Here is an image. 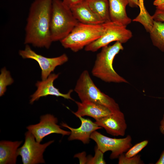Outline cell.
Segmentation results:
<instances>
[{"instance_id":"d4e9b609","label":"cell","mask_w":164,"mask_h":164,"mask_svg":"<svg viewBox=\"0 0 164 164\" xmlns=\"http://www.w3.org/2000/svg\"><path fill=\"white\" fill-rule=\"evenodd\" d=\"M152 16L154 21L164 22V9L156 8Z\"/></svg>"},{"instance_id":"4fadbf2b","label":"cell","mask_w":164,"mask_h":164,"mask_svg":"<svg viewBox=\"0 0 164 164\" xmlns=\"http://www.w3.org/2000/svg\"><path fill=\"white\" fill-rule=\"evenodd\" d=\"M81 121L80 126L77 128L70 127L67 124L62 122L61 125L63 127L70 130L71 133L68 138L69 141L78 140L84 144H88L90 141L92 133L97 130L102 128L88 118L82 117H77Z\"/></svg>"},{"instance_id":"ba28073f","label":"cell","mask_w":164,"mask_h":164,"mask_svg":"<svg viewBox=\"0 0 164 164\" xmlns=\"http://www.w3.org/2000/svg\"><path fill=\"white\" fill-rule=\"evenodd\" d=\"M50 141L43 144L36 141L34 136L29 131L25 134V141L23 145L18 150L23 164L45 163L43 153L46 148L54 142Z\"/></svg>"},{"instance_id":"ac0fdd59","label":"cell","mask_w":164,"mask_h":164,"mask_svg":"<svg viewBox=\"0 0 164 164\" xmlns=\"http://www.w3.org/2000/svg\"><path fill=\"white\" fill-rule=\"evenodd\" d=\"M91 10L104 23L111 21L108 0H84Z\"/></svg>"},{"instance_id":"277c9868","label":"cell","mask_w":164,"mask_h":164,"mask_svg":"<svg viewBox=\"0 0 164 164\" xmlns=\"http://www.w3.org/2000/svg\"><path fill=\"white\" fill-rule=\"evenodd\" d=\"M81 101H89L104 106L112 113L120 111L114 100L102 92L97 87L87 70H84L78 78L74 89Z\"/></svg>"},{"instance_id":"7c38bea8","label":"cell","mask_w":164,"mask_h":164,"mask_svg":"<svg viewBox=\"0 0 164 164\" xmlns=\"http://www.w3.org/2000/svg\"><path fill=\"white\" fill-rule=\"evenodd\" d=\"M59 74V73H51L46 80L37 82L36 84L37 89L30 96L31 99L30 103L31 104H33L35 101L38 100L41 97L49 95L61 97L65 99L74 101L71 97V94L73 90H70L67 93L64 94L61 93L58 89L54 86L53 82L58 77Z\"/></svg>"},{"instance_id":"52a82bcc","label":"cell","mask_w":164,"mask_h":164,"mask_svg":"<svg viewBox=\"0 0 164 164\" xmlns=\"http://www.w3.org/2000/svg\"><path fill=\"white\" fill-rule=\"evenodd\" d=\"M91 139L97 144V147L102 153L111 151L110 158L111 159L118 158L132 146V138L129 135L123 138L108 137L95 131L91 136Z\"/></svg>"},{"instance_id":"484cf974","label":"cell","mask_w":164,"mask_h":164,"mask_svg":"<svg viewBox=\"0 0 164 164\" xmlns=\"http://www.w3.org/2000/svg\"><path fill=\"white\" fill-rule=\"evenodd\" d=\"M83 0H62L63 3L70 8Z\"/></svg>"},{"instance_id":"9a60e30c","label":"cell","mask_w":164,"mask_h":164,"mask_svg":"<svg viewBox=\"0 0 164 164\" xmlns=\"http://www.w3.org/2000/svg\"><path fill=\"white\" fill-rule=\"evenodd\" d=\"M70 9L73 16L79 22L89 25H100L104 23L91 10L84 0Z\"/></svg>"},{"instance_id":"44dd1931","label":"cell","mask_w":164,"mask_h":164,"mask_svg":"<svg viewBox=\"0 0 164 164\" xmlns=\"http://www.w3.org/2000/svg\"><path fill=\"white\" fill-rule=\"evenodd\" d=\"M0 74V96L3 95L6 90V87L11 84L14 81L10 72L5 67L2 69Z\"/></svg>"},{"instance_id":"5b68a950","label":"cell","mask_w":164,"mask_h":164,"mask_svg":"<svg viewBox=\"0 0 164 164\" xmlns=\"http://www.w3.org/2000/svg\"><path fill=\"white\" fill-rule=\"evenodd\" d=\"M104 31L103 24L89 25L78 22L69 34L60 41L64 48L76 52L99 38Z\"/></svg>"},{"instance_id":"7a4b0ae2","label":"cell","mask_w":164,"mask_h":164,"mask_svg":"<svg viewBox=\"0 0 164 164\" xmlns=\"http://www.w3.org/2000/svg\"><path fill=\"white\" fill-rule=\"evenodd\" d=\"M122 44L116 42L112 45H107L101 48V51L97 55L92 70L93 76L106 82L128 83L115 71L113 66L115 57L124 49Z\"/></svg>"},{"instance_id":"8fae6325","label":"cell","mask_w":164,"mask_h":164,"mask_svg":"<svg viewBox=\"0 0 164 164\" xmlns=\"http://www.w3.org/2000/svg\"><path fill=\"white\" fill-rule=\"evenodd\" d=\"M95 122L114 136H124L127 128L124 114L121 111L95 120Z\"/></svg>"},{"instance_id":"f1b7e54d","label":"cell","mask_w":164,"mask_h":164,"mask_svg":"<svg viewBox=\"0 0 164 164\" xmlns=\"http://www.w3.org/2000/svg\"><path fill=\"white\" fill-rule=\"evenodd\" d=\"M156 164H164V150L162 152Z\"/></svg>"},{"instance_id":"603a6c76","label":"cell","mask_w":164,"mask_h":164,"mask_svg":"<svg viewBox=\"0 0 164 164\" xmlns=\"http://www.w3.org/2000/svg\"><path fill=\"white\" fill-rule=\"evenodd\" d=\"M118 158L119 164H144L143 161L141 159V156L137 155L131 157H126L125 153L120 155Z\"/></svg>"},{"instance_id":"2e32d148","label":"cell","mask_w":164,"mask_h":164,"mask_svg":"<svg viewBox=\"0 0 164 164\" xmlns=\"http://www.w3.org/2000/svg\"><path fill=\"white\" fill-rule=\"evenodd\" d=\"M108 0L111 21L126 26L130 24L132 20L128 16L126 12L128 0Z\"/></svg>"},{"instance_id":"d6986e66","label":"cell","mask_w":164,"mask_h":164,"mask_svg":"<svg viewBox=\"0 0 164 164\" xmlns=\"http://www.w3.org/2000/svg\"><path fill=\"white\" fill-rule=\"evenodd\" d=\"M150 33L153 45L164 52V22L154 20Z\"/></svg>"},{"instance_id":"e0dca14e","label":"cell","mask_w":164,"mask_h":164,"mask_svg":"<svg viewBox=\"0 0 164 164\" xmlns=\"http://www.w3.org/2000/svg\"><path fill=\"white\" fill-rule=\"evenodd\" d=\"M21 141H1L0 142V164H16L19 147Z\"/></svg>"},{"instance_id":"83f0119b","label":"cell","mask_w":164,"mask_h":164,"mask_svg":"<svg viewBox=\"0 0 164 164\" xmlns=\"http://www.w3.org/2000/svg\"><path fill=\"white\" fill-rule=\"evenodd\" d=\"M159 130L160 132L163 134H164V114L162 117V119L160 122Z\"/></svg>"},{"instance_id":"9c48e42d","label":"cell","mask_w":164,"mask_h":164,"mask_svg":"<svg viewBox=\"0 0 164 164\" xmlns=\"http://www.w3.org/2000/svg\"><path fill=\"white\" fill-rule=\"evenodd\" d=\"M58 121L57 118L53 115L46 114L41 116L39 123L30 125L26 128L39 143L45 137L52 134H60L63 136L70 135V131L62 129L57 124Z\"/></svg>"},{"instance_id":"30bf717a","label":"cell","mask_w":164,"mask_h":164,"mask_svg":"<svg viewBox=\"0 0 164 164\" xmlns=\"http://www.w3.org/2000/svg\"><path fill=\"white\" fill-rule=\"evenodd\" d=\"M19 55L24 59H30L36 61L41 70V78L46 80L56 67L67 62L68 58L65 53L56 57L48 58L39 54L32 50L28 45L24 50H20Z\"/></svg>"},{"instance_id":"5bb4252c","label":"cell","mask_w":164,"mask_h":164,"mask_svg":"<svg viewBox=\"0 0 164 164\" xmlns=\"http://www.w3.org/2000/svg\"><path fill=\"white\" fill-rule=\"evenodd\" d=\"M77 110L73 112L77 117L88 116L95 120L111 114L112 112L107 107L89 101H75Z\"/></svg>"},{"instance_id":"8992f818","label":"cell","mask_w":164,"mask_h":164,"mask_svg":"<svg viewBox=\"0 0 164 164\" xmlns=\"http://www.w3.org/2000/svg\"><path fill=\"white\" fill-rule=\"evenodd\" d=\"M103 24L104 27L103 34L99 38L86 46L84 48L86 51H97L114 41L125 43L132 36V32L127 29L126 26L111 21Z\"/></svg>"},{"instance_id":"f546056e","label":"cell","mask_w":164,"mask_h":164,"mask_svg":"<svg viewBox=\"0 0 164 164\" xmlns=\"http://www.w3.org/2000/svg\"><path fill=\"white\" fill-rule=\"evenodd\" d=\"M156 8L164 9V2L161 5L156 7Z\"/></svg>"},{"instance_id":"7402d4cb","label":"cell","mask_w":164,"mask_h":164,"mask_svg":"<svg viewBox=\"0 0 164 164\" xmlns=\"http://www.w3.org/2000/svg\"><path fill=\"white\" fill-rule=\"evenodd\" d=\"M148 141L145 140L135 144L131 147L127 152L125 153V156L127 157L134 156L141 152L148 143Z\"/></svg>"},{"instance_id":"4316f807","label":"cell","mask_w":164,"mask_h":164,"mask_svg":"<svg viewBox=\"0 0 164 164\" xmlns=\"http://www.w3.org/2000/svg\"><path fill=\"white\" fill-rule=\"evenodd\" d=\"M128 5L132 8H137L139 6L138 0H128Z\"/></svg>"},{"instance_id":"3957f363","label":"cell","mask_w":164,"mask_h":164,"mask_svg":"<svg viewBox=\"0 0 164 164\" xmlns=\"http://www.w3.org/2000/svg\"><path fill=\"white\" fill-rule=\"evenodd\" d=\"M71 9L61 0H53L50 23L52 42L60 41L71 32L78 23Z\"/></svg>"},{"instance_id":"6da1fadb","label":"cell","mask_w":164,"mask_h":164,"mask_svg":"<svg viewBox=\"0 0 164 164\" xmlns=\"http://www.w3.org/2000/svg\"><path fill=\"white\" fill-rule=\"evenodd\" d=\"M53 0H35L29 9L25 27L24 43L49 48L53 42L50 23Z\"/></svg>"},{"instance_id":"cb8c5ba5","label":"cell","mask_w":164,"mask_h":164,"mask_svg":"<svg viewBox=\"0 0 164 164\" xmlns=\"http://www.w3.org/2000/svg\"><path fill=\"white\" fill-rule=\"evenodd\" d=\"M95 155L94 157L87 158V164H106L104 159V154L98 149L97 146L95 149Z\"/></svg>"},{"instance_id":"ffe728a7","label":"cell","mask_w":164,"mask_h":164,"mask_svg":"<svg viewBox=\"0 0 164 164\" xmlns=\"http://www.w3.org/2000/svg\"><path fill=\"white\" fill-rule=\"evenodd\" d=\"M140 12L138 15L132 21L142 24L146 31H150L152 29L154 20L146 10L144 4V0H138Z\"/></svg>"}]
</instances>
